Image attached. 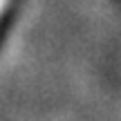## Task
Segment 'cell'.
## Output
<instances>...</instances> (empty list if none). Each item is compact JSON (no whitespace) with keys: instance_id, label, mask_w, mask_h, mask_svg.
<instances>
[{"instance_id":"obj_1","label":"cell","mask_w":121,"mask_h":121,"mask_svg":"<svg viewBox=\"0 0 121 121\" xmlns=\"http://www.w3.org/2000/svg\"><path fill=\"white\" fill-rule=\"evenodd\" d=\"M7 4H9V0H0V16H2V11L7 9Z\"/></svg>"}]
</instances>
